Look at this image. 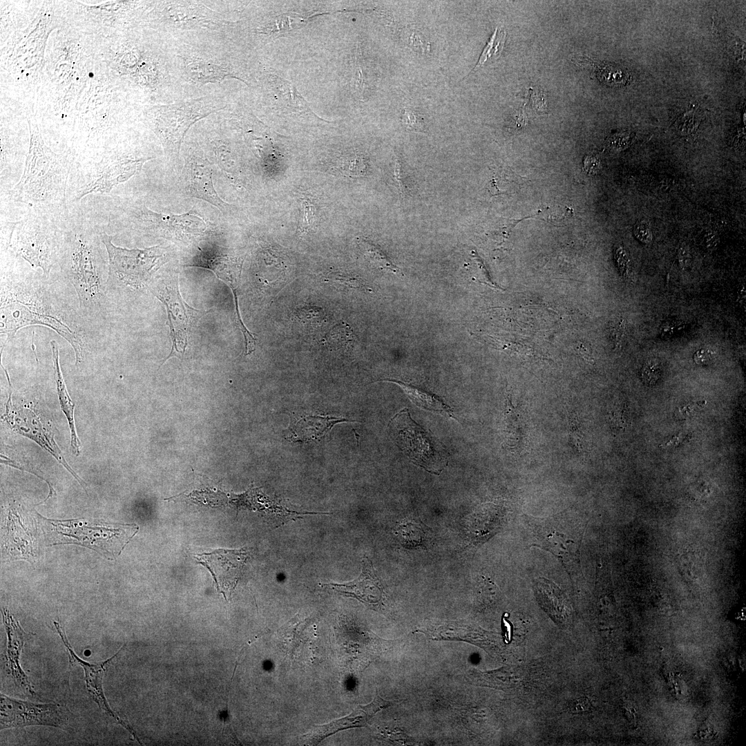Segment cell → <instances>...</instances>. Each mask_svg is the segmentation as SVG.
<instances>
[{"label": "cell", "mask_w": 746, "mask_h": 746, "mask_svg": "<svg viewBox=\"0 0 746 746\" xmlns=\"http://www.w3.org/2000/svg\"><path fill=\"white\" fill-rule=\"evenodd\" d=\"M21 260L1 251L0 334L6 336L1 354L19 329L41 325L64 338L75 352V365L82 363L91 333L79 303L62 292L59 280H50Z\"/></svg>", "instance_id": "1"}, {"label": "cell", "mask_w": 746, "mask_h": 746, "mask_svg": "<svg viewBox=\"0 0 746 746\" xmlns=\"http://www.w3.org/2000/svg\"><path fill=\"white\" fill-rule=\"evenodd\" d=\"M62 227L63 240L57 262L61 277L74 287L86 321L91 323L104 320L108 312V258L101 238L102 230L86 217L77 204L69 206Z\"/></svg>", "instance_id": "2"}, {"label": "cell", "mask_w": 746, "mask_h": 746, "mask_svg": "<svg viewBox=\"0 0 746 746\" xmlns=\"http://www.w3.org/2000/svg\"><path fill=\"white\" fill-rule=\"evenodd\" d=\"M27 122L30 142L23 171L11 189L1 193V202H12L23 216L64 218L69 210L66 192L73 160L46 144L34 115L28 116Z\"/></svg>", "instance_id": "3"}, {"label": "cell", "mask_w": 746, "mask_h": 746, "mask_svg": "<svg viewBox=\"0 0 746 746\" xmlns=\"http://www.w3.org/2000/svg\"><path fill=\"white\" fill-rule=\"evenodd\" d=\"M152 157L106 148L73 160L67 185L68 206L93 194H108L141 171Z\"/></svg>", "instance_id": "4"}, {"label": "cell", "mask_w": 746, "mask_h": 746, "mask_svg": "<svg viewBox=\"0 0 746 746\" xmlns=\"http://www.w3.org/2000/svg\"><path fill=\"white\" fill-rule=\"evenodd\" d=\"M27 213L15 221L1 218V250L10 249L32 268L50 278L57 265L64 219Z\"/></svg>", "instance_id": "5"}, {"label": "cell", "mask_w": 746, "mask_h": 746, "mask_svg": "<svg viewBox=\"0 0 746 746\" xmlns=\"http://www.w3.org/2000/svg\"><path fill=\"white\" fill-rule=\"evenodd\" d=\"M108 229L123 228L150 236L186 241L200 236L207 227L198 215L157 213L139 201L113 200L108 215Z\"/></svg>", "instance_id": "6"}, {"label": "cell", "mask_w": 746, "mask_h": 746, "mask_svg": "<svg viewBox=\"0 0 746 746\" xmlns=\"http://www.w3.org/2000/svg\"><path fill=\"white\" fill-rule=\"evenodd\" d=\"M101 238L108 258V297L119 289L139 291L148 287L155 273L169 260L167 252L160 245L123 248L116 246L113 236L104 230Z\"/></svg>", "instance_id": "7"}, {"label": "cell", "mask_w": 746, "mask_h": 746, "mask_svg": "<svg viewBox=\"0 0 746 746\" xmlns=\"http://www.w3.org/2000/svg\"><path fill=\"white\" fill-rule=\"evenodd\" d=\"M214 98L201 97L167 105H157L144 113L147 125L160 140L166 155L179 157L181 144L189 128L197 121L223 108Z\"/></svg>", "instance_id": "8"}, {"label": "cell", "mask_w": 746, "mask_h": 746, "mask_svg": "<svg viewBox=\"0 0 746 746\" xmlns=\"http://www.w3.org/2000/svg\"><path fill=\"white\" fill-rule=\"evenodd\" d=\"M536 539V546L555 555L571 577L580 575L581 528L577 519L565 514L547 519L526 517Z\"/></svg>", "instance_id": "9"}, {"label": "cell", "mask_w": 746, "mask_h": 746, "mask_svg": "<svg viewBox=\"0 0 746 746\" xmlns=\"http://www.w3.org/2000/svg\"><path fill=\"white\" fill-rule=\"evenodd\" d=\"M389 426L398 446L414 464L434 475H439L448 465L443 445L411 418L407 408L396 413Z\"/></svg>", "instance_id": "10"}, {"label": "cell", "mask_w": 746, "mask_h": 746, "mask_svg": "<svg viewBox=\"0 0 746 746\" xmlns=\"http://www.w3.org/2000/svg\"><path fill=\"white\" fill-rule=\"evenodd\" d=\"M148 289L165 305L167 312L172 347L169 355L160 365H162L172 356L183 357L192 329L209 312L193 308L183 300L177 277L155 279L151 282Z\"/></svg>", "instance_id": "11"}, {"label": "cell", "mask_w": 746, "mask_h": 746, "mask_svg": "<svg viewBox=\"0 0 746 746\" xmlns=\"http://www.w3.org/2000/svg\"><path fill=\"white\" fill-rule=\"evenodd\" d=\"M66 716L57 704H37L1 694V729L28 725L64 728Z\"/></svg>", "instance_id": "12"}, {"label": "cell", "mask_w": 746, "mask_h": 746, "mask_svg": "<svg viewBox=\"0 0 746 746\" xmlns=\"http://www.w3.org/2000/svg\"><path fill=\"white\" fill-rule=\"evenodd\" d=\"M160 13V21L169 28L214 30L231 23L199 2H164Z\"/></svg>", "instance_id": "13"}, {"label": "cell", "mask_w": 746, "mask_h": 746, "mask_svg": "<svg viewBox=\"0 0 746 746\" xmlns=\"http://www.w3.org/2000/svg\"><path fill=\"white\" fill-rule=\"evenodd\" d=\"M249 553L245 548L238 550L218 549L211 553L198 554V563L206 566L211 573L218 592L231 595L240 578Z\"/></svg>", "instance_id": "14"}, {"label": "cell", "mask_w": 746, "mask_h": 746, "mask_svg": "<svg viewBox=\"0 0 746 746\" xmlns=\"http://www.w3.org/2000/svg\"><path fill=\"white\" fill-rule=\"evenodd\" d=\"M212 169L209 162L200 156L190 157L184 164L180 187L188 196L203 200L226 213L231 206L223 201L213 186Z\"/></svg>", "instance_id": "15"}, {"label": "cell", "mask_w": 746, "mask_h": 746, "mask_svg": "<svg viewBox=\"0 0 746 746\" xmlns=\"http://www.w3.org/2000/svg\"><path fill=\"white\" fill-rule=\"evenodd\" d=\"M54 624L66 648V651L68 653L70 664H79L83 668L85 673L86 687L92 698L107 716L113 718L117 723L120 724L123 727L126 729L133 735V736L140 743V740L138 739L135 732L133 731L132 727L129 726V725L125 721L122 720L111 709L104 696L103 690L102 681L104 673L107 669L109 663L113 659H114L117 656L119 651H118L111 658L104 662H98L96 664L86 662L82 659L79 658L73 650V648L68 642L67 637L65 634L64 630L60 627L59 624L54 622Z\"/></svg>", "instance_id": "16"}, {"label": "cell", "mask_w": 746, "mask_h": 746, "mask_svg": "<svg viewBox=\"0 0 746 746\" xmlns=\"http://www.w3.org/2000/svg\"><path fill=\"white\" fill-rule=\"evenodd\" d=\"M321 586L369 604H378L383 599L381 582L372 562L366 557L363 559L362 571L356 580L346 583H328Z\"/></svg>", "instance_id": "17"}, {"label": "cell", "mask_w": 746, "mask_h": 746, "mask_svg": "<svg viewBox=\"0 0 746 746\" xmlns=\"http://www.w3.org/2000/svg\"><path fill=\"white\" fill-rule=\"evenodd\" d=\"M346 421H352L321 415L293 417L289 427L283 431V436L286 440L292 442L321 440L336 424Z\"/></svg>", "instance_id": "18"}, {"label": "cell", "mask_w": 746, "mask_h": 746, "mask_svg": "<svg viewBox=\"0 0 746 746\" xmlns=\"http://www.w3.org/2000/svg\"><path fill=\"white\" fill-rule=\"evenodd\" d=\"M2 614L8 635L6 655L8 672L12 675L19 687L33 695L35 692L28 679V676L21 668L19 662L20 654L24 643L25 633L18 621L13 619L7 610L2 611Z\"/></svg>", "instance_id": "19"}, {"label": "cell", "mask_w": 746, "mask_h": 746, "mask_svg": "<svg viewBox=\"0 0 746 746\" xmlns=\"http://www.w3.org/2000/svg\"><path fill=\"white\" fill-rule=\"evenodd\" d=\"M533 589L539 604L557 624L565 625L569 622L571 606L560 588L551 581L541 577L534 581Z\"/></svg>", "instance_id": "20"}, {"label": "cell", "mask_w": 746, "mask_h": 746, "mask_svg": "<svg viewBox=\"0 0 746 746\" xmlns=\"http://www.w3.org/2000/svg\"><path fill=\"white\" fill-rule=\"evenodd\" d=\"M372 718L364 706L359 705L350 715L327 724L314 727L304 735V737L309 745H317L324 738L339 731L365 727Z\"/></svg>", "instance_id": "21"}, {"label": "cell", "mask_w": 746, "mask_h": 746, "mask_svg": "<svg viewBox=\"0 0 746 746\" xmlns=\"http://www.w3.org/2000/svg\"><path fill=\"white\" fill-rule=\"evenodd\" d=\"M53 361L54 368V378L55 380L57 390L59 396V400L61 410L66 415L70 430V447L73 449V453L78 456L79 455V440L77 438L74 419V408L75 404L70 399L65 383L62 376V373L59 365V348L58 344L56 341L52 340L50 342Z\"/></svg>", "instance_id": "22"}, {"label": "cell", "mask_w": 746, "mask_h": 746, "mask_svg": "<svg viewBox=\"0 0 746 746\" xmlns=\"http://www.w3.org/2000/svg\"><path fill=\"white\" fill-rule=\"evenodd\" d=\"M571 61L591 70L600 81L613 86L624 85L629 80V74L622 68L609 64L591 59L584 55L573 54L570 56Z\"/></svg>", "instance_id": "23"}, {"label": "cell", "mask_w": 746, "mask_h": 746, "mask_svg": "<svg viewBox=\"0 0 746 746\" xmlns=\"http://www.w3.org/2000/svg\"><path fill=\"white\" fill-rule=\"evenodd\" d=\"M382 381L394 383L399 385L408 396L409 399L418 407L448 417H455L452 408L439 396L427 391L419 386L395 379H383Z\"/></svg>", "instance_id": "24"}, {"label": "cell", "mask_w": 746, "mask_h": 746, "mask_svg": "<svg viewBox=\"0 0 746 746\" xmlns=\"http://www.w3.org/2000/svg\"><path fill=\"white\" fill-rule=\"evenodd\" d=\"M185 73L191 80L201 84L219 82L229 78L242 80L228 68L200 59L189 61L185 66Z\"/></svg>", "instance_id": "25"}, {"label": "cell", "mask_w": 746, "mask_h": 746, "mask_svg": "<svg viewBox=\"0 0 746 746\" xmlns=\"http://www.w3.org/2000/svg\"><path fill=\"white\" fill-rule=\"evenodd\" d=\"M357 244L364 258L374 267L396 275H403L401 269L388 258L379 247L363 238L357 239Z\"/></svg>", "instance_id": "26"}, {"label": "cell", "mask_w": 746, "mask_h": 746, "mask_svg": "<svg viewBox=\"0 0 746 746\" xmlns=\"http://www.w3.org/2000/svg\"><path fill=\"white\" fill-rule=\"evenodd\" d=\"M332 169L346 177L360 178L367 174V164L363 154L352 152L338 157Z\"/></svg>", "instance_id": "27"}, {"label": "cell", "mask_w": 746, "mask_h": 746, "mask_svg": "<svg viewBox=\"0 0 746 746\" xmlns=\"http://www.w3.org/2000/svg\"><path fill=\"white\" fill-rule=\"evenodd\" d=\"M395 533L403 544L411 546H421L425 539L426 533L421 522L412 519L404 520L396 528Z\"/></svg>", "instance_id": "28"}, {"label": "cell", "mask_w": 746, "mask_h": 746, "mask_svg": "<svg viewBox=\"0 0 746 746\" xmlns=\"http://www.w3.org/2000/svg\"><path fill=\"white\" fill-rule=\"evenodd\" d=\"M479 680L481 685L486 683V686L496 687L497 689H509L515 687L519 683V677L517 673L501 668L491 672H483L479 673Z\"/></svg>", "instance_id": "29"}, {"label": "cell", "mask_w": 746, "mask_h": 746, "mask_svg": "<svg viewBox=\"0 0 746 746\" xmlns=\"http://www.w3.org/2000/svg\"><path fill=\"white\" fill-rule=\"evenodd\" d=\"M275 90L280 93L285 102L286 106L290 108H300L306 113H313L304 99L298 94L296 89L288 82L276 76L273 78Z\"/></svg>", "instance_id": "30"}, {"label": "cell", "mask_w": 746, "mask_h": 746, "mask_svg": "<svg viewBox=\"0 0 746 746\" xmlns=\"http://www.w3.org/2000/svg\"><path fill=\"white\" fill-rule=\"evenodd\" d=\"M355 337L350 327L345 323L334 326L325 336L326 344L334 349L347 348L352 346Z\"/></svg>", "instance_id": "31"}, {"label": "cell", "mask_w": 746, "mask_h": 746, "mask_svg": "<svg viewBox=\"0 0 746 746\" xmlns=\"http://www.w3.org/2000/svg\"><path fill=\"white\" fill-rule=\"evenodd\" d=\"M497 29V28H495L489 41L487 42L478 62L469 74L482 66L488 59H495L500 56L505 44L506 31L499 29V33L497 35L498 31Z\"/></svg>", "instance_id": "32"}, {"label": "cell", "mask_w": 746, "mask_h": 746, "mask_svg": "<svg viewBox=\"0 0 746 746\" xmlns=\"http://www.w3.org/2000/svg\"><path fill=\"white\" fill-rule=\"evenodd\" d=\"M294 317L299 323L312 327H318L325 321L324 309L316 305H305L296 309Z\"/></svg>", "instance_id": "33"}, {"label": "cell", "mask_w": 746, "mask_h": 746, "mask_svg": "<svg viewBox=\"0 0 746 746\" xmlns=\"http://www.w3.org/2000/svg\"><path fill=\"white\" fill-rule=\"evenodd\" d=\"M326 282L337 283L354 289L370 290L360 278L340 271H332L325 278Z\"/></svg>", "instance_id": "34"}, {"label": "cell", "mask_w": 746, "mask_h": 746, "mask_svg": "<svg viewBox=\"0 0 746 746\" xmlns=\"http://www.w3.org/2000/svg\"><path fill=\"white\" fill-rule=\"evenodd\" d=\"M302 218L298 227V235L307 233L314 227L316 221V209L309 199L301 200Z\"/></svg>", "instance_id": "35"}, {"label": "cell", "mask_w": 746, "mask_h": 746, "mask_svg": "<svg viewBox=\"0 0 746 746\" xmlns=\"http://www.w3.org/2000/svg\"><path fill=\"white\" fill-rule=\"evenodd\" d=\"M662 373L661 361L657 358L646 361L641 370V379L648 385H653L660 379Z\"/></svg>", "instance_id": "36"}, {"label": "cell", "mask_w": 746, "mask_h": 746, "mask_svg": "<svg viewBox=\"0 0 746 746\" xmlns=\"http://www.w3.org/2000/svg\"><path fill=\"white\" fill-rule=\"evenodd\" d=\"M401 122L407 131L425 133L423 119L416 112L404 109L401 114Z\"/></svg>", "instance_id": "37"}, {"label": "cell", "mask_w": 746, "mask_h": 746, "mask_svg": "<svg viewBox=\"0 0 746 746\" xmlns=\"http://www.w3.org/2000/svg\"><path fill=\"white\" fill-rule=\"evenodd\" d=\"M367 76L365 71V67L362 64L361 53L360 48H357L356 56V82L355 86L358 90V93L361 97H363L365 90L367 87Z\"/></svg>", "instance_id": "38"}, {"label": "cell", "mask_w": 746, "mask_h": 746, "mask_svg": "<svg viewBox=\"0 0 746 746\" xmlns=\"http://www.w3.org/2000/svg\"><path fill=\"white\" fill-rule=\"evenodd\" d=\"M706 403V401L700 400L682 405L676 410L674 417L677 419H686L698 410L705 407Z\"/></svg>", "instance_id": "39"}, {"label": "cell", "mask_w": 746, "mask_h": 746, "mask_svg": "<svg viewBox=\"0 0 746 746\" xmlns=\"http://www.w3.org/2000/svg\"><path fill=\"white\" fill-rule=\"evenodd\" d=\"M628 413L624 404H620L613 407L610 413L611 423L619 429L627 428L628 425Z\"/></svg>", "instance_id": "40"}, {"label": "cell", "mask_w": 746, "mask_h": 746, "mask_svg": "<svg viewBox=\"0 0 746 746\" xmlns=\"http://www.w3.org/2000/svg\"><path fill=\"white\" fill-rule=\"evenodd\" d=\"M614 258L621 275L627 278L630 267L629 259L625 249L622 246H618L615 249Z\"/></svg>", "instance_id": "41"}, {"label": "cell", "mask_w": 746, "mask_h": 746, "mask_svg": "<svg viewBox=\"0 0 746 746\" xmlns=\"http://www.w3.org/2000/svg\"><path fill=\"white\" fill-rule=\"evenodd\" d=\"M636 238L644 244H649L653 239L652 232L649 224L644 221H638L633 227Z\"/></svg>", "instance_id": "42"}, {"label": "cell", "mask_w": 746, "mask_h": 746, "mask_svg": "<svg viewBox=\"0 0 746 746\" xmlns=\"http://www.w3.org/2000/svg\"><path fill=\"white\" fill-rule=\"evenodd\" d=\"M569 441L577 451H581L583 448V440L582 435L578 428L577 421L575 419L569 417Z\"/></svg>", "instance_id": "43"}, {"label": "cell", "mask_w": 746, "mask_h": 746, "mask_svg": "<svg viewBox=\"0 0 746 746\" xmlns=\"http://www.w3.org/2000/svg\"><path fill=\"white\" fill-rule=\"evenodd\" d=\"M408 45L414 50H419L422 53H425L426 50H430L429 42H425V40L422 38L421 35L414 31H412L408 37Z\"/></svg>", "instance_id": "44"}, {"label": "cell", "mask_w": 746, "mask_h": 746, "mask_svg": "<svg viewBox=\"0 0 746 746\" xmlns=\"http://www.w3.org/2000/svg\"><path fill=\"white\" fill-rule=\"evenodd\" d=\"M702 242L707 249H713L717 246L718 238L714 232L707 229L702 233Z\"/></svg>", "instance_id": "45"}, {"label": "cell", "mask_w": 746, "mask_h": 746, "mask_svg": "<svg viewBox=\"0 0 746 746\" xmlns=\"http://www.w3.org/2000/svg\"><path fill=\"white\" fill-rule=\"evenodd\" d=\"M401 173H402V171H401V162H400L398 157H395V158H394V179H395V180H396V182L397 183L398 189L399 190L400 195L401 196H403L404 193H405V191H404V186H403V182H402Z\"/></svg>", "instance_id": "46"}, {"label": "cell", "mask_w": 746, "mask_h": 746, "mask_svg": "<svg viewBox=\"0 0 746 746\" xmlns=\"http://www.w3.org/2000/svg\"><path fill=\"white\" fill-rule=\"evenodd\" d=\"M678 262L681 268L687 269L691 263V253L688 247H682L678 254Z\"/></svg>", "instance_id": "47"}, {"label": "cell", "mask_w": 746, "mask_h": 746, "mask_svg": "<svg viewBox=\"0 0 746 746\" xmlns=\"http://www.w3.org/2000/svg\"><path fill=\"white\" fill-rule=\"evenodd\" d=\"M600 162L596 157L593 155H588L584 160V169L589 173H593L597 171Z\"/></svg>", "instance_id": "48"}, {"label": "cell", "mask_w": 746, "mask_h": 746, "mask_svg": "<svg viewBox=\"0 0 746 746\" xmlns=\"http://www.w3.org/2000/svg\"><path fill=\"white\" fill-rule=\"evenodd\" d=\"M694 361L698 364H707L711 358V354L705 349L699 350L694 356Z\"/></svg>", "instance_id": "49"}, {"label": "cell", "mask_w": 746, "mask_h": 746, "mask_svg": "<svg viewBox=\"0 0 746 746\" xmlns=\"http://www.w3.org/2000/svg\"><path fill=\"white\" fill-rule=\"evenodd\" d=\"M686 438L687 435L684 434L683 433H680L677 435L673 436L667 441H665L662 445H661V446L664 448L674 447L678 446L680 443L683 442L686 439Z\"/></svg>", "instance_id": "50"}, {"label": "cell", "mask_w": 746, "mask_h": 746, "mask_svg": "<svg viewBox=\"0 0 746 746\" xmlns=\"http://www.w3.org/2000/svg\"><path fill=\"white\" fill-rule=\"evenodd\" d=\"M618 325V326L617 327H615L613 329V336L615 337V341H616L615 345L616 343H618V341H621L622 340L624 331V326L621 324H619Z\"/></svg>", "instance_id": "51"}]
</instances>
